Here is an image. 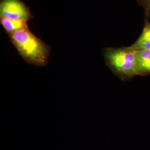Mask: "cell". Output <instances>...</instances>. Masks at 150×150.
I'll list each match as a JSON object with an SVG mask.
<instances>
[{"label": "cell", "instance_id": "cell-1", "mask_svg": "<svg viewBox=\"0 0 150 150\" xmlns=\"http://www.w3.org/2000/svg\"><path fill=\"white\" fill-rule=\"evenodd\" d=\"M11 41L24 60L37 66L47 64L50 50L48 45L28 29L10 33Z\"/></svg>", "mask_w": 150, "mask_h": 150}, {"label": "cell", "instance_id": "cell-2", "mask_svg": "<svg viewBox=\"0 0 150 150\" xmlns=\"http://www.w3.org/2000/svg\"><path fill=\"white\" fill-rule=\"evenodd\" d=\"M106 64L122 80L136 76V51L130 47L103 50Z\"/></svg>", "mask_w": 150, "mask_h": 150}, {"label": "cell", "instance_id": "cell-3", "mask_svg": "<svg viewBox=\"0 0 150 150\" xmlns=\"http://www.w3.org/2000/svg\"><path fill=\"white\" fill-rule=\"evenodd\" d=\"M1 18L28 21L31 18L30 10L20 0H2L0 4Z\"/></svg>", "mask_w": 150, "mask_h": 150}, {"label": "cell", "instance_id": "cell-4", "mask_svg": "<svg viewBox=\"0 0 150 150\" xmlns=\"http://www.w3.org/2000/svg\"><path fill=\"white\" fill-rule=\"evenodd\" d=\"M136 76L150 74V51L136 52Z\"/></svg>", "mask_w": 150, "mask_h": 150}, {"label": "cell", "instance_id": "cell-5", "mask_svg": "<svg viewBox=\"0 0 150 150\" xmlns=\"http://www.w3.org/2000/svg\"><path fill=\"white\" fill-rule=\"evenodd\" d=\"M129 47L136 52L150 51V21L146 23L143 31L137 40Z\"/></svg>", "mask_w": 150, "mask_h": 150}, {"label": "cell", "instance_id": "cell-6", "mask_svg": "<svg viewBox=\"0 0 150 150\" xmlns=\"http://www.w3.org/2000/svg\"><path fill=\"white\" fill-rule=\"evenodd\" d=\"M1 23L9 34L23 29H28L26 21L1 18Z\"/></svg>", "mask_w": 150, "mask_h": 150}, {"label": "cell", "instance_id": "cell-7", "mask_svg": "<svg viewBox=\"0 0 150 150\" xmlns=\"http://www.w3.org/2000/svg\"><path fill=\"white\" fill-rule=\"evenodd\" d=\"M139 5L142 6L146 19L150 17V0H137Z\"/></svg>", "mask_w": 150, "mask_h": 150}]
</instances>
